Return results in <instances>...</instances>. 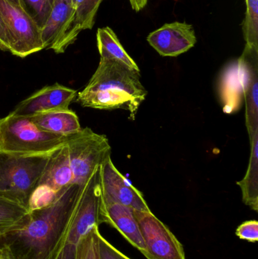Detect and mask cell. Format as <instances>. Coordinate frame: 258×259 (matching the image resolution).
I'll return each mask as SVG.
<instances>
[{"label":"cell","mask_w":258,"mask_h":259,"mask_svg":"<svg viewBox=\"0 0 258 259\" xmlns=\"http://www.w3.org/2000/svg\"><path fill=\"white\" fill-rule=\"evenodd\" d=\"M83 187L73 184L62 189L51 203L29 211L0 234V258L49 259L69 225Z\"/></svg>","instance_id":"6da1fadb"},{"label":"cell","mask_w":258,"mask_h":259,"mask_svg":"<svg viewBox=\"0 0 258 259\" xmlns=\"http://www.w3.org/2000/svg\"><path fill=\"white\" fill-rule=\"evenodd\" d=\"M139 72L116 61L100 59L89 83L77 94V102L83 107L101 110L124 109L134 120L147 96Z\"/></svg>","instance_id":"7a4b0ae2"},{"label":"cell","mask_w":258,"mask_h":259,"mask_svg":"<svg viewBox=\"0 0 258 259\" xmlns=\"http://www.w3.org/2000/svg\"><path fill=\"white\" fill-rule=\"evenodd\" d=\"M53 152L21 154L0 150V196L29 210L30 196Z\"/></svg>","instance_id":"3957f363"},{"label":"cell","mask_w":258,"mask_h":259,"mask_svg":"<svg viewBox=\"0 0 258 259\" xmlns=\"http://www.w3.org/2000/svg\"><path fill=\"white\" fill-rule=\"evenodd\" d=\"M100 166L83 187L69 225L49 259H74L82 237L99 226Z\"/></svg>","instance_id":"277c9868"},{"label":"cell","mask_w":258,"mask_h":259,"mask_svg":"<svg viewBox=\"0 0 258 259\" xmlns=\"http://www.w3.org/2000/svg\"><path fill=\"white\" fill-rule=\"evenodd\" d=\"M73 135H59L41 131L28 117L10 113L6 118H0V150L5 152L21 154L51 152L66 144Z\"/></svg>","instance_id":"5b68a950"},{"label":"cell","mask_w":258,"mask_h":259,"mask_svg":"<svg viewBox=\"0 0 258 259\" xmlns=\"http://www.w3.org/2000/svg\"><path fill=\"white\" fill-rule=\"evenodd\" d=\"M74 184L84 186L108 156L111 155L107 137L96 134L89 127L74 134L66 143Z\"/></svg>","instance_id":"8992f818"},{"label":"cell","mask_w":258,"mask_h":259,"mask_svg":"<svg viewBox=\"0 0 258 259\" xmlns=\"http://www.w3.org/2000/svg\"><path fill=\"white\" fill-rule=\"evenodd\" d=\"M0 16L8 31L12 54L24 58L44 50L40 29L22 8L9 0H0Z\"/></svg>","instance_id":"52a82bcc"},{"label":"cell","mask_w":258,"mask_h":259,"mask_svg":"<svg viewBox=\"0 0 258 259\" xmlns=\"http://www.w3.org/2000/svg\"><path fill=\"white\" fill-rule=\"evenodd\" d=\"M147 249V259H186L184 248L151 211L133 209Z\"/></svg>","instance_id":"ba28073f"},{"label":"cell","mask_w":258,"mask_h":259,"mask_svg":"<svg viewBox=\"0 0 258 259\" xmlns=\"http://www.w3.org/2000/svg\"><path fill=\"white\" fill-rule=\"evenodd\" d=\"M101 202L121 204L138 211H151L143 195L115 167L111 155L100 165Z\"/></svg>","instance_id":"9c48e42d"},{"label":"cell","mask_w":258,"mask_h":259,"mask_svg":"<svg viewBox=\"0 0 258 259\" xmlns=\"http://www.w3.org/2000/svg\"><path fill=\"white\" fill-rule=\"evenodd\" d=\"M78 35L71 0H54L49 17L41 30L44 49L53 50L58 54L65 53Z\"/></svg>","instance_id":"30bf717a"},{"label":"cell","mask_w":258,"mask_h":259,"mask_svg":"<svg viewBox=\"0 0 258 259\" xmlns=\"http://www.w3.org/2000/svg\"><path fill=\"white\" fill-rule=\"evenodd\" d=\"M77 95V92L74 90L56 83L42 88L23 100L11 114L16 116L30 117L53 111L67 110Z\"/></svg>","instance_id":"8fae6325"},{"label":"cell","mask_w":258,"mask_h":259,"mask_svg":"<svg viewBox=\"0 0 258 259\" xmlns=\"http://www.w3.org/2000/svg\"><path fill=\"white\" fill-rule=\"evenodd\" d=\"M147 40L161 56L176 57L192 48L197 38L191 24L174 22L151 32Z\"/></svg>","instance_id":"7c38bea8"},{"label":"cell","mask_w":258,"mask_h":259,"mask_svg":"<svg viewBox=\"0 0 258 259\" xmlns=\"http://www.w3.org/2000/svg\"><path fill=\"white\" fill-rule=\"evenodd\" d=\"M99 221L100 224H108L116 229L130 244L146 256V246L133 208L115 202H100Z\"/></svg>","instance_id":"4fadbf2b"},{"label":"cell","mask_w":258,"mask_h":259,"mask_svg":"<svg viewBox=\"0 0 258 259\" xmlns=\"http://www.w3.org/2000/svg\"><path fill=\"white\" fill-rule=\"evenodd\" d=\"M74 184L66 144L53 151L39 179L38 185L49 187L56 193Z\"/></svg>","instance_id":"5bb4252c"},{"label":"cell","mask_w":258,"mask_h":259,"mask_svg":"<svg viewBox=\"0 0 258 259\" xmlns=\"http://www.w3.org/2000/svg\"><path fill=\"white\" fill-rule=\"evenodd\" d=\"M28 118L38 128L51 134L71 136L82 129L78 117L70 109L45 112Z\"/></svg>","instance_id":"9a60e30c"},{"label":"cell","mask_w":258,"mask_h":259,"mask_svg":"<svg viewBox=\"0 0 258 259\" xmlns=\"http://www.w3.org/2000/svg\"><path fill=\"white\" fill-rule=\"evenodd\" d=\"M97 47L100 59L116 61L133 71H139L137 64L129 56L120 42L118 36L110 27L98 29Z\"/></svg>","instance_id":"2e32d148"},{"label":"cell","mask_w":258,"mask_h":259,"mask_svg":"<svg viewBox=\"0 0 258 259\" xmlns=\"http://www.w3.org/2000/svg\"><path fill=\"white\" fill-rule=\"evenodd\" d=\"M251 141V155L246 175L237 183L242 193V201L251 209L258 211V132Z\"/></svg>","instance_id":"e0dca14e"},{"label":"cell","mask_w":258,"mask_h":259,"mask_svg":"<svg viewBox=\"0 0 258 259\" xmlns=\"http://www.w3.org/2000/svg\"><path fill=\"white\" fill-rule=\"evenodd\" d=\"M248 69L250 76L245 89L246 110L245 122L249 138L258 132V80L257 60H242Z\"/></svg>","instance_id":"ac0fdd59"},{"label":"cell","mask_w":258,"mask_h":259,"mask_svg":"<svg viewBox=\"0 0 258 259\" xmlns=\"http://www.w3.org/2000/svg\"><path fill=\"white\" fill-rule=\"evenodd\" d=\"M245 3L246 13L242 28L246 46L243 54L257 56L258 0H245Z\"/></svg>","instance_id":"d6986e66"},{"label":"cell","mask_w":258,"mask_h":259,"mask_svg":"<svg viewBox=\"0 0 258 259\" xmlns=\"http://www.w3.org/2000/svg\"><path fill=\"white\" fill-rule=\"evenodd\" d=\"M28 212L19 204L0 196V234L15 226Z\"/></svg>","instance_id":"ffe728a7"},{"label":"cell","mask_w":258,"mask_h":259,"mask_svg":"<svg viewBox=\"0 0 258 259\" xmlns=\"http://www.w3.org/2000/svg\"><path fill=\"white\" fill-rule=\"evenodd\" d=\"M20 3L23 10L42 30L51 13L54 0H20Z\"/></svg>","instance_id":"44dd1931"},{"label":"cell","mask_w":258,"mask_h":259,"mask_svg":"<svg viewBox=\"0 0 258 259\" xmlns=\"http://www.w3.org/2000/svg\"><path fill=\"white\" fill-rule=\"evenodd\" d=\"M99 230L95 226L82 237L76 250L74 259H100Z\"/></svg>","instance_id":"7402d4cb"},{"label":"cell","mask_w":258,"mask_h":259,"mask_svg":"<svg viewBox=\"0 0 258 259\" xmlns=\"http://www.w3.org/2000/svg\"><path fill=\"white\" fill-rule=\"evenodd\" d=\"M57 193L46 186H37L30 196L29 211L46 206L56 199Z\"/></svg>","instance_id":"603a6c76"},{"label":"cell","mask_w":258,"mask_h":259,"mask_svg":"<svg viewBox=\"0 0 258 259\" xmlns=\"http://www.w3.org/2000/svg\"><path fill=\"white\" fill-rule=\"evenodd\" d=\"M236 236L240 240H246L249 243L258 241V222L257 221H247L241 224L236 231Z\"/></svg>","instance_id":"cb8c5ba5"},{"label":"cell","mask_w":258,"mask_h":259,"mask_svg":"<svg viewBox=\"0 0 258 259\" xmlns=\"http://www.w3.org/2000/svg\"><path fill=\"white\" fill-rule=\"evenodd\" d=\"M103 0H86L83 11L82 30H90L95 23V15Z\"/></svg>","instance_id":"d4e9b609"},{"label":"cell","mask_w":258,"mask_h":259,"mask_svg":"<svg viewBox=\"0 0 258 259\" xmlns=\"http://www.w3.org/2000/svg\"><path fill=\"white\" fill-rule=\"evenodd\" d=\"M98 240L100 259H131L111 244L101 234L98 236Z\"/></svg>","instance_id":"484cf974"},{"label":"cell","mask_w":258,"mask_h":259,"mask_svg":"<svg viewBox=\"0 0 258 259\" xmlns=\"http://www.w3.org/2000/svg\"><path fill=\"white\" fill-rule=\"evenodd\" d=\"M86 2V0H71V4L74 12L76 32L78 34L82 31V21H83V11H84Z\"/></svg>","instance_id":"4316f807"},{"label":"cell","mask_w":258,"mask_h":259,"mask_svg":"<svg viewBox=\"0 0 258 259\" xmlns=\"http://www.w3.org/2000/svg\"><path fill=\"white\" fill-rule=\"evenodd\" d=\"M0 50L9 51V35L1 16H0Z\"/></svg>","instance_id":"83f0119b"},{"label":"cell","mask_w":258,"mask_h":259,"mask_svg":"<svg viewBox=\"0 0 258 259\" xmlns=\"http://www.w3.org/2000/svg\"><path fill=\"white\" fill-rule=\"evenodd\" d=\"M130 6L133 8V10L136 12H139L141 9H143L146 6L148 0H129Z\"/></svg>","instance_id":"f1b7e54d"},{"label":"cell","mask_w":258,"mask_h":259,"mask_svg":"<svg viewBox=\"0 0 258 259\" xmlns=\"http://www.w3.org/2000/svg\"><path fill=\"white\" fill-rule=\"evenodd\" d=\"M9 1L15 3V5H17V6H20V7H21V3H20V0H9Z\"/></svg>","instance_id":"f546056e"},{"label":"cell","mask_w":258,"mask_h":259,"mask_svg":"<svg viewBox=\"0 0 258 259\" xmlns=\"http://www.w3.org/2000/svg\"><path fill=\"white\" fill-rule=\"evenodd\" d=\"M0 259H3V258H0Z\"/></svg>","instance_id":"4dcf8cb0"}]
</instances>
